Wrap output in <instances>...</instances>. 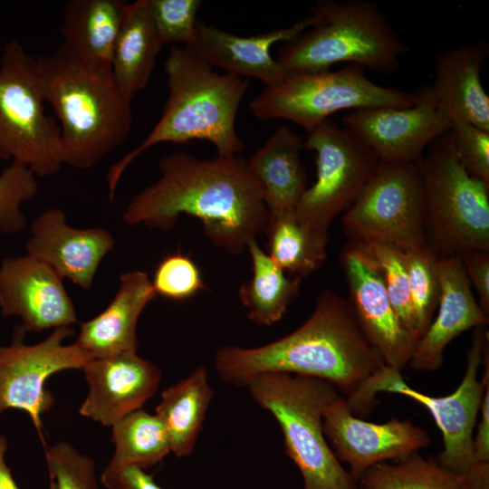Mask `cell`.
<instances>
[{"label":"cell","instance_id":"6da1fadb","mask_svg":"<svg viewBox=\"0 0 489 489\" xmlns=\"http://www.w3.org/2000/svg\"><path fill=\"white\" fill-rule=\"evenodd\" d=\"M160 177L126 206L129 225L169 230L182 215L199 219L206 237L232 254L264 234L270 213L260 183L238 156L199 159L173 152L158 162Z\"/></svg>","mask_w":489,"mask_h":489},{"label":"cell","instance_id":"7a4b0ae2","mask_svg":"<svg viewBox=\"0 0 489 489\" xmlns=\"http://www.w3.org/2000/svg\"><path fill=\"white\" fill-rule=\"evenodd\" d=\"M214 366L222 380L236 387H246L262 374L287 373L324 380L349 398L386 365L365 339L348 302L326 290L298 329L258 347L220 346Z\"/></svg>","mask_w":489,"mask_h":489},{"label":"cell","instance_id":"3957f363","mask_svg":"<svg viewBox=\"0 0 489 489\" xmlns=\"http://www.w3.org/2000/svg\"><path fill=\"white\" fill-rule=\"evenodd\" d=\"M36 61L44 101L59 120L63 164L88 169L126 141L131 101L110 63L81 57L62 43Z\"/></svg>","mask_w":489,"mask_h":489},{"label":"cell","instance_id":"277c9868","mask_svg":"<svg viewBox=\"0 0 489 489\" xmlns=\"http://www.w3.org/2000/svg\"><path fill=\"white\" fill-rule=\"evenodd\" d=\"M168 95L158 121L142 142L110 166L107 174L110 199L129 165L160 143L211 142L217 156H237L244 145L235 130L240 103L249 81L220 74L187 47L173 45L164 64Z\"/></svg>","mask_w":489,"mask_h":489},{"label":"cell","instance_id":"5b68a950","mask_svg":"<svg viewBox=\"0 0 489 489\" xmlns=\"http://www.w3.org/2000/svg\"><path fill=\"white\" fill-rule=\"evenodd\" d=\"M314 24L283 43L275 60L286 72L330 70L339 62L388 74L408 46L379 5L368 0H318L310 8Z\"/></svg>","mask_w":489,"mask_h":489},{"label":"cell","instance_id":"8992f818","mask_svg":"<svg viewBox=\"0 0 489 489\" xmlns=\"http://www.w3.org/2000/svg\"><path fill=\"white\" fill-rule=\"evenodd\" d=\"M245 388L279 424L285 452L302 475L303 489H359L323 433L324 410L339 395L332 385L315 378L265 373Z\"/></svg>","mask_w":489,"mask_h":489},{"label":"cell","instance_id":"52a82bcc","mask_svg":"<svg viewBox=\"0 0 489 489\" xmlns=\"http://www.w3.org/2000/svg\"><path fill=\"white\" fill-rule=\"evenodd\" d=\"M417 160L427 247L439 256L489 251V187L459 163L452 134H443Z\"/></svg>","mask_w":489,"mask_h":489},{"label":"cell","instance_id":"ba28073f","mask_svg":"<svg viewBox=\"0 0 489 489\" xmlns=\"http://www.w3.org/2000/svg\"><path fill=\"white\" fill-rule=\"evenodd\" d=\"M488 387L489 332L486 326H479L474 329L464 377L451 394L426 395L409 387L400 371L385 366L346 401L358 417L370 414L379 392L400 394L418 402L432 415L442 434L443 450L438 464L461 475L475 462L474 429Z\"/></svg>","mask_w":489,"mask_h":489},{"label":"cell","instance_id":"9c48e42d","mask_svg":"<svg viewBox=\"0 0 489 489\" xmlns=\"http://www.w3.org/2000/svg\"><path fill=\"white\" fill-rule=\"evenodd\" d=\"M416 101L415 92L379 85L367 77L363 67L350 63L337 71L287 72L281 82L256 95L249 109L260 120H287L307 132L336 112L403 109Z\"/></svg>","mask_w":489,"mask_h":489},{"label":"cell","instance_id":"30bf717a","mask_svg":"<svg viewBox=\"0 0 489 489\" xmlns=\"http://www.w3.org/2000/svg\"><path fill=\"white\" fill-rule=\"evenodd\" d=\"M44 103L36 59L17 42L8 43L0 63V159L36 177L54 175L64 165L60 127Z\"/></svg>","mask_w":489,"mask_h":489},{"label":"cell","instance_id":"8fae6325","mask_svg":"<svg viewBox=\"0 0 489 489\" xmlns=\"http://www.w3.org/2000/svg\"><path fill=\"white\" fill-rule=\"evenodd\" d=\"M424 216L417 163L379 161L341 221L350 242L384 243L404 252L428 248Z\"/></svg>","mask_w":489,"mask_h":489},{"label":"cell","instance_id":"7c38bea8","mask_svg":"<svg viewBox=\"0 0 489 489\" xmlns=\"http://www.w3.org/2000/svg\"><path fill=\"white\" fill-rule=\"evenodd\" d=\"M306 133L302 148L316 154V180L293 210L329 232L333 219L356 200L379 160L354 132L331 119Z\"/></svg>","mask_w":489,"mask_h":489},{"label":"cell","instance_id":"4fadbf2b","mask_svg":"<svg viewBox=\"0 0 489 489\" xmlns=\"http://www.w3.org/2000/svg\"><path fill=\"white\" fill-rule=\"evenodd\" d=\"M72 327H61L43 341L24 344L18 331L9 345H0V415L7 409L28 414L43 446L42 417L54 398L44 385L53 374L67 369H82L91 358L74 342L63 344L74 335Z\"/></svg>","mask_w":489,"mask_h":489},{"label":"cell","instance_id":"5bb4252c","mask_svg":"<svg viewBox=\"0 0 489 489\" xmlns=\"http://www.w3.org/2000/svg\"><path fill=\"white\" fill-rule=\"evenodd\" d=\"M414 105L403 108H365L346 111L343 127L354 132L385 162H417L434 140L451 128L430 86L415 91Z\"/></svg>","mask_w":489,"mask_h":489},{"label":"cell","instance_id":"9a60e30c","mask_svg":"<svg viewBox=\"0 0 489 489\" xmlns=\"http://www.w3.org/2000/svg\"><path fill=\"white\" fill-rule=\"evenodd\" d=\"M340 264L348 284V303L362 334L387 367L401 372L417 340L402 326L377 264L362 245L350 242L340 253Z\"/></svg>","mask_w":489,"mask_h":489},{"label":"cell","instance_id":"2e32d148","mask_svg":"<svg viewBox=\"0 0 489 489\" xmlns=\"http://www.w3.org/2000/svg\"><path fill=\"white\" fill-rule=\"evenodd\" d=\"M322 429L336 458L349 465L356 482L374 465L418 452L432 441L425 428L409 419L373 423L354 416L340 394L324 410Z\"/></svg>","mask_w":489,"mask_h":489},{"label":"cell","instance_id":"e0dca14e","mask_svg":"<svg viewBox=\"0 0 489 489\" xmlns=\"http://www.w3.org/2000/svg\"><path fill=\"white\" fill-rule=\"evenodd\" d=\"M0 312L21 320L19 331L42 332L77 322L63 279L28 255L5 258L0 264Z\"/></svg>","mask_w":489,"mask_h":489},{"label":"cell","instance_id":"ac0fdd59","mask_svg":"<svg viewBox=\"0 0 489 489\" xmlns=\"http://www.w3.org/2000/svg\"><path fill=\"white\" fill-rule=\"evenodd\" d=\"M88 394L79 413L104 427H112L142 408L158 391L162 373L137 352L91 359L82 369Z\"/></svg>","mask_w":489,"mask_h":489},{"label":"cell","instance_id":"d6986e66","mask_svg":"<svg viewBox=\"0 0 489 489\" xmlns=\"http://www.w3.org/2000/svg\"><path fill=\"white\" fill-rule=\"evenodd\" d=\"M30 233L26 254L84 291L91 289L101 261L115 244L106 228H74L67 225L65 214L57 208H49L36 216Z\"/></svg>","mask_w":489,"mask_h":489},{"label":"cell","instance_id":"ffe728a7","mask_svg":"<svg viewBox=\"0 0 489 489\" xmlns=\"http://www.w3.org/2000/svg\"><path fill=\"white\" fill-rule=\"evenodd\" d=\"M440 298L435 317L418 340L408 365L431 372L443 364L446 346L462 332L487 326L489 317L478 305L457 255H437Z\"/></svg>","mask_w":489,"mask_h":489},{"label":"cell","instance_id":"44dd1931","mask_svg":"<svg viewBox=\"0 0 489 489\" xmlns=\"http://www.w3.org/2000/svg\"><path fill=\"white\" fill-rule=\"evenodd\" d=\"M313 24L310 15L288 27L244 37L198 21L195 38L187 47L213 68L246 79L253 77L270 87L287 73L272 56L271 47L292 39Z\"/></svg>","mask_w":489,"mask_h":489},{"label":"cell","instance_id":"7402d4cb","mask_svg":"<svg viewBox=\"0 0 489 489\" xmlns=\"http://www.w3.org/2000/svg\"><path fill=\"white\" fill-rule=\"evenodd\" d=\"M157 296L145 272L122 273L111 302L98 315L81 323L74 343L91 359L137 352L139 318Z\"/></svg>","mask_w":489,"mask_h":489},{"label":"cell","instance_id":"603a6c76","mask_svg":"<svg viewBox=\"0 0 489 489\" xmlns=\"http://www.w3.org/2000/svg\"><path fill=\"white\" fill-rule=\"evenodd\" d=\"M489 45L479 40L439 53L430 86L439 107L450 120H462L489 131V96L481 82Z\"/></svg>","mask_w":489,"mask_h":489},{"label":"cell","instance_id":"cb8c5ba5","mask_svg":"<svg viewBox=\"0 0 489 489\" xmlns=\"http://www.w3.org/2000/svg\"><path fill=\"white\" fill-rule=\"evenodd\" d=\"M301 149V137L283 125L247 161L249 170L263 188L270 215L293 210L308 187Z\"/></svg>","mask_w":489,"mask_h":489},{"label":"cell","instance_id":"d4e9b609","mask_svg":"<svg viewBox=\"0 0 489 489\" xmlns=\"http://www.w3.org/2000/svg\"><path fill=\"white\" fill-rule=\"evenodd\" d=\"M162 43L148 0L129 3L110 61L114 79L130 101L148 85Z\"/></svg>","mask_w":489,"mask_h":489},{"label":"cell","instance_id":"484cf974","mask_svg":"<svg viewBox=\"0 0 489 489\" xmlns=\"http://www.w3.org/2000/svg\"><path fill=\"white\" fill-rule=\"evenodd\" d=\"M129 3L72 0L62 12V43L85 59L110 63Z\"/></svg>","mask_w":489,"mask_h":489},{"label":"cell","instance_id":"4316f807","mask_svg":"<svg viewBox=\"0 0 489 489\" xmlns=\"http://www.w3.org/2000/svg\"><path fill=\"white\" fill-rule=\"evenodd\" d=\"M214 397L207 370L200 366L161 393L155 414L162 422L177 457L189 455Z\"/></svg>","mask_w":489,"mask_h":489},{"label":"cell","instance_id":"83f0119b","mask_svg":"<svg viewBox=\"0 0 489 489\" xmlns=\"http://www.w3.org/2000/svg\"><path fill=\"white\" fill-rule=\"evenodd\" d=\"M264 234L267 254L291 277L302 280L326 259L329 232L302 220L294 210L270 215Z\"/></svg>","mask_w":489,"mask_h":489},{"label":"cell","instance_id":"f1b7e54d","mask_svg":"<svg viewBox=\"0 0 489 489\" xmlns=\"http://www.w3.org/2000/svg\"><path fill=\"white\" fill-rule=\"evenodd\" d=\"M246 249L251 257L252 276L241 284L238 297L253 322L273 325L299 295L302 280L287 276L261 249L256 239L249 242Z\"/></svg>","mask_w":489,"mask_h":489},{"label":"cell","instance_id":"f546056e","mask_svg":"<svg viewBox=\"0 0 489 489\" xmlns=\"http://www.w3.org/2000/svg\"><path fill=\"white\" fill-rule=\"evenodd\" d=\"M114 452L112 465L146 468L159 463L171 452L168 433L156 414L140 408L111 427Z\"/></svg>","mask_w":489,"mask_h":489},{"label":"cell","instance_id":"4dcf8cb0","mask_svg":"<svg viewBox=\"0 0 489 489\" xmlns=\"http://www.w3.org/2000/svg\"><path fill=\"white\" fill-rule=\"evenodd\" d=\"M359 489H459L458 476L418 452L397 460L379 463L359 479Z\"/></svg>","mask_w":489,"mask_h":489},{"label":"cell","instance_id":"1f68e13d","mask_svg":"<svg viewBox=\"0 0 489 489\" xmlns=\"http://www.w3.org/2000/svg\"><path fill=\"white\" fill-rule=\"evenodd\" d=\"M401 252L416 332L420 340L432 322L439 302L437 255L429 248Z\"/></svg>","mask_w":489,"mask_h":489},{"label":"cell","instance_id":"d6a6232c","mask_svg":"<svg viewBox=\"0 0 489 489\" xmlns=\"http://www.w3.org/2000/svg\"><path fill=\"white\" fill-rule=\"evenodd\" d=\"M377 264L389 301L402 326L417 340L412 312L408 282L402 252L384 243L360 244Z\"/></svg>","mask_w":489,"mask_h":489},{"label":"cell","instance_id":"836d02e7","mask_svg":"<svg viewBox=\"0 0 489 489\" xmlns=\"http://www.w3.org/2000/svg\"><path fill=\"white\" fill-rule=\"evenodd\" d=\"M51 489H101L93 459L66 441L44 448Z\"/></svg>","mask_w":489,"mask_h":489},{"label":"cell","instance_id":"e575fe53","mask_svg":"<svg viewBox=\"0 0 489 489\" xmlns=\"http://www.w3.org/2000/svg\"><path fill=\"white\" fill-rule=\"evenodd\" d=\"M38 193L36 176L26 167L11 162L0 174V231L15 234L23 231L27 219L21 206Z\"/></svg>","mask_w":489,"mask_h":489},{"label":"cell","instance_id":"d590c367","mask_svg":"<svg viewBox=\"0 0 489 489\" xmlns=\"http://www.w3.org/2000/svg\"><path fill=\"white\" fill-rule=\"evenodd\" d=\"M150 14L162 43L188 46L195 38L200 0H148Z\"/></svg>","mask_w":489,"mask_h":489},{"label":"cell","instance_id":"8d00e7d4","mask_svg":"<svg viewBox=\"0 0 489 489\" xmlns=\"http://www.w3.org/2000/svg\"><path fill=\"white\" fill-rule=\"evenodd\" d=\"M151 283L157 295L174 301L189 299L206 289L197 265L181 252L168 254L158 263Z\"/></svg>","mask_w":489,"mask_h":489},{"label":"cell","instance_id":"74e56055","mask_svg":"<svg viewBox=\"0 0 489 489\" xmlns=\"http://www.w3.org/2000/svg\"><path fill=\"white\" fill-rule=\"evenodd\" d=\"M450 132L461 166L489 187V131L455 119L451 120Z\"/></svg>","mask_w":489,"mask_h":489},{"label":"cell","instance_id":"f35d334b","mask_svg":"<svg viewBox=\"0 0 489 489\" xmlns=\"http://www.w3.org/2000/svg\"><path fill=\"white\" fill-rule=\"evenodd\" d=\"M459 257L470 283L478 294V305L489 317V251L470 250Z\"/></svg>","mask_w":489,"mask_h":489},{"label":"cell","instance_id":"ab89813d","mask_svg":"<svg viewBox=\"0 0 489 489\" xmlns=\"http://www.w3.org/2000/svg\"><path fill=\"white\" fill-rule=\"evenodd\" d=\"M100 481L104 489H162L152 475L136 466L108 464Z\"/></svg>","mask_w":489,"mask_h":489},{"label":"cell","instance_id":"60d3db41","mask_svg":"<svg viewBox=\"0 0 489 489\" xmlns=\"http://www.w3.org/2000/svg\"><path fill=\"white\" fill-rule=\"evenodd\" d=\"M477 431L473 440L475 462H489V387L483 397Z\"/></svg>","mask_w":489,"mask_h":489},{"label":"cell","instance_id":"b9f144b4","mask_svg":"<svg viewBox=\"0 0 489 489\" xmlns=\"http://www.w3.org/2000/svg\"><path fill=\"white\" fill-rule=\"evenodd\" d=\"M457 476L459 489H489V462H474Z\"/></svg>","mask_w":489,"mask_h":489},{"label":"cell","instance_id":"7bdbcfd3","mask_svg":"<svg viewBox=\"0 0 489 489\" xmlns=\"http://www.w3.org/2000/svg\"><path fill=\"white\" fill-rule=\"evenodd\" d=\"M6 437L0 435V489H20L12 475L11 470L6 465Z\"/></svg>","mask_w":489,"mask_h":489}]
</instances>
